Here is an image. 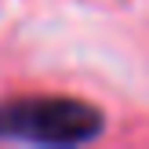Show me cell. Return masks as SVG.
I'll return each instance as SVG.
<instances>
[{"label": "cell", "mask_w": 149, "mask_h": 149, "mask_svg": "<svg viewBox=\"0 0 149 149\" xmlns=\"http://www.w3.org/2000/svg\"><path fill=\"white\" fill-rule=\"evenodd\" d=\"M106 127V116L84 98L22 95L0 102V142L26 146H84Z\"/></svg>", "instance_id": "6da1fadb"}]
</instances>
